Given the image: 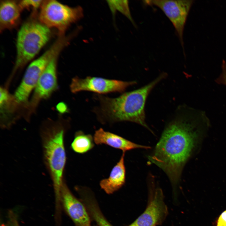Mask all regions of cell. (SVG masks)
Listing matches in <instances>:
<instances>
[{
	"label": "cell",
	"instance_id": "1",
	"mask_svg": "<svg viewBox=\"0 0 226 226\" xmlns=\"http://www.w3.org/2000/svg\"><path fill=\"white\" fill-rule=\"evenodd\" d=\"M168 124L148 159L162 169L173 184L180 179L197 138L209 120L205 112L183 108Z\"/></svg>",
	"mask_w": 226,
	"mask_h": 226
},
{
	"label": "cell",
	"instance_id": "2",
	"mask_svg": "<svg viewBox=\"0 0 226 226\" xmlns=\"http://www.w3.org/2000/svg\"><path fill=\"white\" fill-rule=\"evenodd\" d=\"M167 76L161 74L151 82L138 89L115 98L98 96L101 116L112 122L129 121L149 129L145 121V106L147 98L154 87Z\"/></svg>",
	"mask_w": 226,
	"mask_h": 226
},
{
	"label": "cell",
	"instance_id": "3",
	"mask_svg": "<svg viewBox=\"0 0 226 226\" xmlns=\"http://www.w3.org/2000/svg\"><path fill=\"white\" fill-rule=\"evenodd\" d=\"M64 133L63 127L59 124L46 126L41 132L44 161L53 182L56 201L60 200L64 182L63 175L66 160Z\"/></svg>",
	"mask_w": 226,
	"mask_h": 226
},
{
	"label": "cell",
	"instance_id": "4",
	"mask_svg": "<svg viewBox=\"0 0 226 226\" xmlns=\"http://www.w3.org/2000/svg\"><path fill=\"white\" fill-rule=\"evenodd\" d=\"M37 12H33L22 24L17 33L16 56L13 73L32 60L49 40L50 28L39 20Z\"/></svg>",
	"mask_w": 226,
	"mask_h": 226
},
{
	"label": "cell",
	"instance_id": "5",
	"mask_svg": "<svg viewBox=\"0 0 226 226\" xmlns=\"http://www.w3.org/2000/svg\"><path fill=\"white\" fill-rule=\"evenodd\" d=\"M83 16L80 6L71 7L54 0H43L38 14L39 20L50 28H56L58 35H65L68 28Z\"/></svg>",
	"mask_w": 226,
	"mask_h": 226
},
{
	"label": "cell",
	"instance_id": "6",
	"mask_svg": "<svg viewBox=\"0 0 226 226\" xmlns=\"http://www.w3.org/2000/svg\"><path fill=\"white\" fill-rule=\"evenodd\" d=\"M64 48L63 42L56 40L51 46L28 66L21 83L14 94L16 101L18 103L26 102L30 93L36 87L39 78L51 60L59 54Z\"/></svg>",
	"mask_w": 226,
	"mask_h": 226
},
{
	"label": "cell",
	"instance_id": "7",
	"mask_svg": "<svg viewBox=\"0 0 226 226\" xmlns=\"http://www.w3.org/2000/svg\"><path fill=\"white\" fill-rule=\"evenodd\" d=\"M160 9L169 19L177 32L182 47L184 26L193 0H151L143 1Z\"/></svg>",
	"mask_w": 226,
	"mask_h": 226
},
{
	"label": "cell",
	"instance_id": "8",
	"mask_svg": "<svg viewBox=\"0 0 226 226\" xmlns=\"http://www.w3.org/2000/svg\"><path fill=\"white\" fill-rule=\"evenodd\" d=\"M136 83L134 81H124L96 77H88L83 79L75 77L73 78L70 88L73 93L88 91L104 94L122 92L127 87Z\"/></svg>",
	"mask_w": 226,
	"mask_h": 226
},
{
	"label": "cell",
	"instance_id": "9",
	"mask_svg": "<svg viewBox=\"0 0 226 226\" xmlns=\"http://www.w3.org/2000/svg\"><path fill=\"white\" fill-rule=\"evenodd\" d=\"M145 210L128 226H156L161 224L168 213L161 190L157 188Z\"/></svg>",
	"mask_w": 226,
	"mask_h": 226
},
{
	"label": "cell",
	"instance_id": "10",
	"mask_svg": "<svg viewBox=\"0 0 226 226\" xmlns=\"http://www.w3.org/2000/svg\"><path fill=\"white\" fill-rule=\"evenodd\" d=\"M61 203L75 226H91V218L84 204L71 192L64 182L61 194Z\"/></svg>",
	"mask_w": 226,
	"mask_h": 226
},
{
	"label": "cell",
	"instance_id": "11",
	"mask_svg": "<svg viewBox=\"0 0 226 226\" xmlns=\"http://www.w3.org/2000/svg\"><path fill=\"white\" fill-rule=\"evenodd\" d=\"M59 55H56L51 60L40 75L35 88V98H47L56 89V68Z\"/></svg>",
	"mask_w": 226,
	"mask_h": 226
},
{
	"label": "cell",
	"instance_id": "12",
	"mask_svg": "<svg viewBox=\"0 0 226 226\" xmlns=\"http://www.w3.org/2000/svg\"><path fill=\"white\" fill-rule=\"evenodd\" d=\"M94 143L97 145L105 144L125 153L132 149L150 148L149 146L138 144L113 133L105 131L100 128L95 131L94 136Z\"/></svg>",
	"mask_w": 226,
	"mask_h": 226
},
{
	"label": "cell",
	"instance_id": "13",
	"mask_svg": "<svg viewBox=\"0 0 226 226\" xmlns=\"http://www.w3.org/2000/svg\"><path fill=\"white\" fill-rule=\"evenodd\" d=\"M22 9L19 1L1 0L0 31L15 28L18 24Z\"/></svg>",
	"mask_w": 226,
	"mask_h": 226
},
{
	"label": "cell",
	"instance_id": "14",
	"mask_svg": "<svg viewBox=\"0 0 226 226\" xmlns=\"http://www.w3.org/2000/svg\"><path fill=\"white\" fill-rule=\"evenodd\" d=\"M125 153L112 168L109 177L102 180L100 186L106 193L111 194L120 188L125 184L126 169L124 164Z\"/></svg>",
	"mask_w": 226,
	"mask_h": 226
},
{
	"label": "cell",
	"instance_id": "15",
	"mask_svg": "<svg viewBox=\"0 0 226 226\" xmlns=\"http://www.w3.org/2000/svg\"><path fill=\"white\" fill-rule=\"evenodd\" d=\"M81 200L85 206L90 218L99 226H113L105 218L96 201L90 194L84 191H80Z\"/></svg>",
	"mask_w": 226,
	"mask_h": 226
},
{
	"label": "cell",
	"instance_id": "16",
	"mask_svg": "<svg viewBox=\"0 0 226 226\" xmlns=\"http://www.w3.org/2000/svg\"><path fill=\"white\" fill-rule=\"evenodd\" d=\"M94 138L90 134L79 131L75 133L71 148L75 152L84 153L92 149L94 146Z\"/></svg>",
	"mask_w": 226,
	"mask_h": 226
},
{
	"label": "cell",
	"instance_id": "17",
	"mask_svg": "<svg viewBox=\"0 0 226 226\" xmlns=\"http://www.w3.org/2000/svg\"><path fill=\"white\" fill-rule=\"evenodd\" d=\"M107 3L112 13H115L118 11L125 15L130 20L131 22L136 26L132 17L127 0H109Z\"/></svg>",
	"mask_w": 226,
	"mask_h": 226
},
{
	"label": "cell",
	"instance_id": "18",
	"mask_svg": "<svg viewBox=\"0 0 226 226\" xmlns=\"http://www.w3.org/2000/svg\"><path fill=\"white\" fill-rule=\"evenodd\" d=\"M43 0H23L19 1V5L22 10L32 8L33 11H37L40 8Z\"/></svg>",
	"mask_w": 226,
	"mask_h": 226
},
{
	"label": "cell",
	"instance_id": "19",
	"mask_svg": "<svg viewBox=\"0 0 226 226\" xmlns=\"http://www.w3.org/2000/svg\"><path fill=\"white\" fill-rule=\"evenodd\" d=\"M221 67V73L215 81L218 84L226 86V63L224 60L223 61Z\"/></svg>",
	"mask_w": 226,
	"mask_h": 226
},
{
	"label": "cell",
	"instance_id": "20",
	"mask_svg": "<svg viewBox=\"0 0 226 226\" xmlns=\"http://www.w3.org/2000/svg\"><path fill=\"white\" fill-rule=\"evenodd\" d=\"M217 226H226V210L223 212L218 218Z\"/></svg>",
	"mask_w": 226,
	"mask_h": 226
},
{
	"label": "cell",
	"instance_id": "21",
	"mask_svg": "<svg viewBox=\"0 0 226 226\" xmlns=\"http://www.w3.org/2000/svg\"><path fill=\"white\" fill-rule=\"evenodd\" d=\"M57 107L58 111L62 113L65 112L67 109V106L65 104L63 103H61L59 104Z\"/></svg>",
	"mask_w": 226,
	"mask_h": 226
},
{
	"label": "cell",
	"instance_id": "22",
	"mask_svg": "<svg viewBox=\"0 0 226 226\" xmlns=\"http://www.w3.org/2000/svg\"><path fill=\"white\" fill-rule=\"evenodd\" d=\"M10 222L7 224H3L1 226H19L18 222L14 218H11Z\"/></svg>",
	"mask_w": 226,
	"mask_h": 226
},
{
	"label": "cell",
	"instance_id": "23",
	"mask_svg": "<svg viewBox=\"0 0 226 226\" xmlns=\"http://www.w3.org/2000/svg\"><path fill=\"white\" fill-rule=\"evenodd\" d=\"M98 226V225H97V226Z\"/></svg>",
	"mask_w": 226,
	"mask_h": 226
},
{
	"label": "cell",
	"instance_id": "24",
	"mask_svg": "<svg viewBox=\"0 0 226 226\" xmlns=\"http://www.w3.org/2000/svg\"></svg>",
	"mask_w": 226,
	"mask_h": 226
}]
</instances>
